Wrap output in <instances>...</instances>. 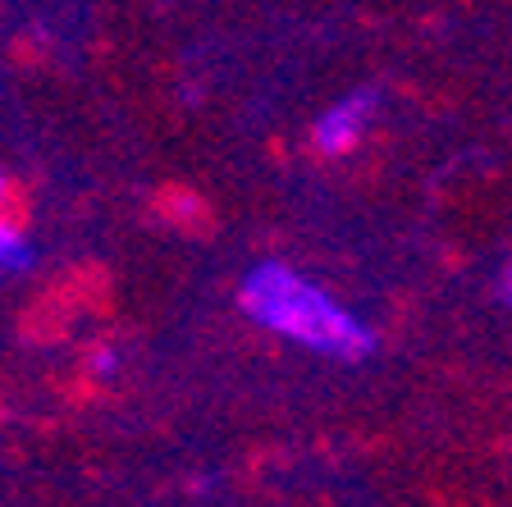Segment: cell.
<instances>
[{"mask_svg": "<svg viewBox=\"0 0 512 507\" xmlns=\"http://www.w3.org/2000/svg\"><path fill=\"white\" fill-rule=\"evenodd\" d=\"M503 293H508V302H512V275H508V284H503Z\"/></svg>", "mask_w": 512, "mask_h": 507, "instance_id": "6", "label": "cell"}, {"mask_svg": "<svg viewBox=\"0 0 512 507\" xmlns=\"http://www.w3.org/2000/svg\"><path fill=\"white\" fill-rule=\"evenodd\" d=\"M243 311L256 325L275 329V334L298 338L302 348L325 352L339 361H357L375 348V334L357 316L334 302L330 293H320L316 284H307L302 275L284 270V265H256L243 279Z\"/></svg>", "mask_w": 512, "mask_h": 507, "instance_id": "1", "label": "cell"}, {"mask_svg": "<svg viewBox=\"0 0 512 507\" xmlns=\"http://www.w3.org/2000/svg\"><path fill=\"white\" fill-rule=\"evenodd\" d=\"M5 192H10V183H5V174H0V206H5ZM5 220V215H0Z\"/></svg>", "mask_w": 512, "mask_h": 507, "instance_id": "5", "label": "cell"}, {"mask_svg": "<svg viewBox=\"0 0 512 507\" xmlns=\"http://www.w3.org/2000/svg\"><path fill=\"white\" fill-rule=\"evenodd\" d=\"M371 110H375V92H352L348 101L325 110V119L316 124V147L325 151V156H343L348 147H357Z\"/></svg>", "mask_w": 512, "mask_h": 507, "instance_id": "2", "label": "cell"}, {"mask_svg": "<svg viewBox=\"0 0 512 507\" xmlns=\"http://www.w3.org/2000/svg\"><path fill=\"white\" fill-rule=\"evenodd\" d=\"M119 366V352L115 348H96L92 352V375H110Z\"/></svg>", "mask_w": 512, "mask_h": 507, "instance_id": "4", "label": "cell"}, {"mask_svg": "<svg viewBox=\"0 0 512 507\" xmlns=\"http://www.w3.org/2000/svg\"><path fill=\"white\" fill-rule=\"evenodd\" d=\"M32 247L10 220H0V270H28Z\"/></svg>", "mask_w": 512, "mask_h": 507, "instance_id": "3", "label": "cell"}]
</instances>
